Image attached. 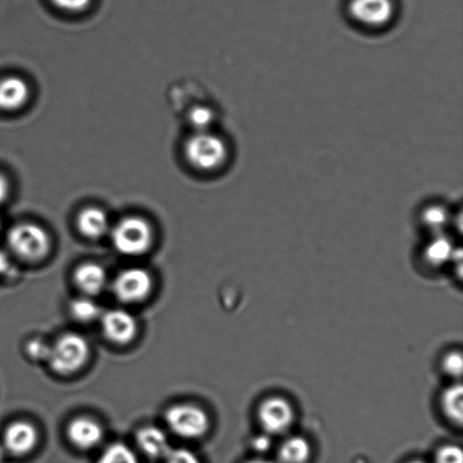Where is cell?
<instances>
[{
	"mask_svg": "<svg viewBox=\"0 0 463 463\" xmlns=\"http://www.w3.org/2000/svg\"><path fill=\"white\" fill-rule=\"evenodd\" d=\"M90 353V345L83 335L66 334L50 347L47 361L56 373L72 374L85 365Z\"/></svg>",
	"mask_w": 463,
	"mask_h": 463,
	"instance_id": "obj_1",
	"label": "cell"
},
{
	"mask_svg": "<svg viewBox=\"0 0 463 463\" xmlns=\"http://www.w3.org/2000/svg\"><path fill=\"white\" fill-rule=\"evenodd\" d=\"M185 156L190 165L202 171L221 169L228 160V146L223 139L210 131L194 135L185 144Z\"/></svg>",
	"mask_w": 463,
	"mask_h": 463,
	"instance_id": "obj_2",
	"label": "cell"
},
{
	"mask_svg": "<svg viewBox=\"0 0 463 463\" xmlns=\"http://www.w3.org/2000/svg\"><path fill=\"white\" fill-rule=\"evenodd\" d=\"M113 247L128 257L142 256L153 243L151 225L140 217H126L111 232Z\"/></svg>",
	"mask_w": 463,
	"mask_h": 463,
	"instance_id": "obj_3",
	"label": "cell"
},
{
	"mask_svg": "<svg viewBox=\"0 0 463 463\" xmlns=\"http://www.w3.org/2000/svg\"><path fill=\"white\" fill-rule=\"evenodd\" d=\"M9 247L18 257L29 261L40 260L47 256L50 239L47 232L35 224H20L9 231Z\"/></svg>",
	"mask_w": 463,
	"mask_h": 463,
	"instance_id": "obj_4",
	"label": "cell"
},
{
	"mask_svg": "<svg viewBox=\"0 0 463 463\" xmlns=\"http://www.w3.org/2000/svg\"><path fill=\"white\" fill-rule=\"evenodd\" d=\"M165 421L172 432L184 439L202 438L210 430L206 411L193 405L170 407L165 412Z\"/></svg>",
	"mask_w": 463,
	"mask_h": 463,
	"instance_id": "obj_5",
	"label": "cell"
},
{
	"mask_svg": "<svg viewBox=\"0 0 463 463\" xmlns=\"http://www.w3.org/2000/svg\"><path fill=\"white\" fill-rule=\"evenodd\" d=\"M153 280L142 268H129L121 271L113 281V292L124 303L144 301L152 292Z\"/></svg>",
	"mask_w": 463,
	"mask_h": 463,
	"instance_id": "obj_6",
	"label": "cell"
},
{
	"mask_svg": "<svg viewBox=\"0 0 463 463\" xmlns=\"http://www.w3.org/2000/svg\"><path fill=\"white\" fill-rule=\"evenodd\" d=\"M348 12L353 20L370 29H381L392 21V0H351Z\"/></svg>",
	"mask_w": 463,
	"mask_h": 463,
	"instance_id": "obj_7",
	"label": "cell"
},
{
	"mask_svg": "<svg viewBox=\"0 0 463 463\" xmlns=\"http://www.w3.org/2000/svg\"><path fill=\"white\" fill-rule=\"evenodd\" d=\"M258 416L262 429L269 435L288 432L294 421L292 405L280 397H271L262 402L259 407Z\"/></svg>",
	"mask_w": 463,
	"mask_h": 463,
	"instance_id": "obj_8",
	"label": "cell"
},
{
	"mask_svg": "<svg viewBox=\"0 0 463 463\" xmlns=\"http://www.w3.org/2000/svg\"><path fill=\"white\" fill-rule=\"evenodd\" d=\"M101 321L103 333L112 343L129 344L137 335V321L125 310H111L103 313Z\"/></svg>",
	"mask_w": 463,
	"mask_h": 463,
	"instance_id": "obj_9",
	"label": "cell"
},
{
	"mask_svg": "<svg viewBox=\"0 0 463 463\" xmlns=\"http://www.w3.org/2000/svg\"><path fill=\"white\" fill-rule=\"evenodd\" d=\"M39 435L33 425L27 421H15L5 430V450L13 456H25L34 450L38 444Z\"/></svg>",
	"mask_w": 463,
	"mask_h": 463,
	"instance_id": "obj_10",
	"label": "cell"
},
{
	"mask_svg": "<svg viewBox=\"0 0 463 463\" xmlns=\"http://www.w3.org/2000/svg\"><path fill=\"white\" fill-rule=\"evenodd\" d=\"M68 439L76 448L90 450L98 446L103 439V430L97 421L80 417L71 421L67 429Z\"/></svg>",
	"mask_w": 463,
	"mask_h": 463,
	"instance_id": "obj_11",
	"label": "cell"
},
{
	"mask_svg": "<svg viewBox=\"0 0 463 463\" xmlns=\"http://www.w3.org/2000/svg\"><path fill=\"white\" fill-rule=\"evenodd\" d=\"M29 98V86L20 77L9 76L0 80V110H18L25 106Z\"/></svg>",
	"mask_w": 463,
	"mask_h": 463,
	"instance_id": "obj_12",
	"label": "cell"
},
{
	"mask_svg": "<svg viewBox=\"0 0 463 463\" xmlns=\"http://www.w3.org/2000/svg\"><path fill=\"white\" fill-rule=\"evenodd\" d=\"M136 442L144 455L152 459H165L172 450L166 434L154 426L139 430L136 435Z\"/></svg>",
	"mask_w": 463,
	"mask_h": 463,
	"instance_id": "obj_13",
	"label": "cell"
},
{
	"mask_svg": "<svg viewBox=\"0 0 463 463\" xmlns=\"http://www.w3.org/2000/svg\"><path fill=\"white\" fill-rule=\"evenodd\" d=\"M74 279L81 292L93 297L106 288L107 272L98 263L88 262L77 268Z\"/></svg>",
	"mask_w": 463,
	"mask_h": 463,
	"instance_id": "obj_14",
	"label": "cell"
},
{
	"mask_svg": "<svg viewBox=\"0 0 463 463\" xmlns=\"http://www.w3.org/2000/svg\"><path fill=\"white\" fill-rule=\"evenodd\" d=\"M77 226L80 233L89 239L102 238L110 229L106 213L97 207L86 208L80 212L77 219Z\"/></svg>",
	"mask_w": 463,
	"mask_h": 463,
	"instance_id": "obj_15",
	"label": "cell"
},
{
	"mask_svg": "<svg viewBox=\"0 0 463 463\" xmlns=\"http://www.w3.org/2000/svg\"><path fill=\"white\" fill-rule=\"evenodd\" d=\"M456 249L447 236L437 235L426 245L424 256L430 266L441 267L455 258Z\"/></svg>",
	"mask_w": 463,
	"mask_h": 463,
	"instance_id": "obj_16",
	"label": "cell"
},
{
	"mask_svg": "<svg viewBox=\"0 0 463 463\" xmlns=\"http://www.w3.org/2000/svg\"><path fill=\"white\" fill-rule=\"evenodd\" d=\"M310 456V444L301 437L286 439L279 450V463H306Z\"/></svg>",
	"mask_w": 463,
	"mask_h": 463,
	"instance_id": "obj_17",
	"label": "cell"
},
{
	"mask_svg": "<svg viewBox=\"0 0 463 463\" xmlns=\"http://www.w3.org/2000/svg\"><path fill=\"white\" fill-rule=\"evenodd\" d=\"M441 405L448 419L461 426L463 420V388L460 383L453 384L444 390Z\"/></svg>",
	"mask_w": 463,
	"mask_h": 463,
	"instance_id": "obj_18",
	"label": "cell"
},
{
	"mask_svg": "<svg viewBox=\"0 0 463 463\" xmlns=\"http://www.w3.org/2000/svg\"><path fill=\"white\" fill-rule=\"evenodd\" d=\"M71 313L75 320L80 322H92L101 317V308L93 299L81 298L71 303Z\"/></svg>",
	"mask_w": 463,
	"mask_h": 463,
	"instance_id": "obj_19",
	"label": "cell"
},
{
	"mask_svg": "<svg viewBox=\"0 0 463 463\" xmlns=\"http://www.w3.org/2000/svg\"><path fill=\"white\" fill-rule=\"evenodd\" d=\"M98 463H139L136 453L124 443H113L103 451Z\"/></svg>",
	"mask_w": 463,
	"mask_h": 463,
	"instance_id": "obj_20",
	"label": "cell"
},
{
	"mask_svg": "<svg viewBox=\"0 0 463 463\" xmlns=\"http://www.w3.org/2000/svg\"><path fill=\"white\" fill-rule=\"evenodd\" d=\"M421 220H423L426 228L439 233L449 223L450 215L443 206L433 205L426 208L423 214H421Z\"/></svg>",
	"mask_w": 463,
	"mask_h": 463,
	"instance_id": "obj_21",
	"label": "cell"
},
{
	"mask_svg": "<svg viewBox=\"0 0 463 463\" xmlns=\"http://www.w3.org/2000/svg\"><path fill=\"white\" fill-rule=\"evenodd\" d=\"M190 124L197 129V133L201 131H208V128L215 120L214 111L211 108L198 106L194 107L189 115Z\"/></svg>",
	"mask_w": 463,
	"mask_h": 463,
	"instance_id": "obj_22",
	"label": "cell"
},
{
	"mask_svg": "<svg viewBox=\"0 0 463 463\" xmlns=\"http://www.w3.org/2000/svg\"><path fill=\"white\" fill-rule=\"evenodd\" d=\"M463 370L462 354L460 352H452L448 354L443 360L444 373L451 376L453 379H460Z\"/></svg>",
	"mask_w": 463,
	"mask_h": 463,
	"instance_id": "obj_23",
	"label": "cell"
},
{
	"mask_svg": "<svg viewBox=\"0 0 463 463\" xmlns=\"http://www.w3.org/2000/svg\"><path fill=\"white\" fill-rule=\"evenodd\" d=\"M437 463H463V453L460 447L446 446L439 449Z\"/></svg>",
	"mask_w": 463,
	"mask_h": 463,
	"instance_id": "obj_24",
	"label": "cell"
},
{
	"mask_svg": "<svg viewBox=\"0 0 463 463\" xmlns=\"http://www.w3.org/2000/svg\"><path fill=\"white\" fill-rule=\"evenodd\" d=\"M166 463H202L199 458L193 451L187 449H176L171 450L165 457Z\"/></svg>",
	"mask_w": 463,
	"mask_h": 463,
	"instance_id": "obj_25",
	"label": "cell"
},
{
	"mask_svg": "<svg viewBox=\"0 0 463 463\" xmlns=\"http://www.w3.org/2000/svg\"><path fill=\"white\" fill-rule=\"evenodd\" d=\"M52 2L62 11L79 13L85 11L92 0H52Z\"/></svg>",
	"mask_w": 463,
	"mask_h": 463,
	"instance_id": "obj_26",
	"label": "cell"
},
{
	"mask_svg": "<svg viewBox=\"0 0 463 463\" xmlns=\"http://www.w3.org/2000/svg\"><path fill=\"white\" fill-rule=\"evenodd\" d=\"M27 352H29L30 356L35 358V360L47 361L50 347L44 343L40 342V340H34V342H31L29 346H27Z\"/></svg>",
	"mask_w": 463,
	"mask_h": 463,
	"instance_id": "obj_27",
	"label": "cell"
},
{
	"mask_svg": "<svg viewBox=\"0 0 463 463\" xmlns=\"http://www.w3.org/2000/svg\"><path fill=\"white\" fill-rule=\"evenodd\" d=\"M270 446L271 441L268 435H260V437L254 439L252 443L254 450L258 452H266L269 450Z\"/></svg>",
	"mask_w": 463,
	"mask_h": 463,
	"instance_id": "obj_28",
	"label": "cell"
},
{
	"mask_svg": "<svg viewBox=\"0 0 463 463\" xmlns=\"http://www.w3.org/2000/svg\"><path fill=\"white\" fill-rule=\"evenodd\" d=\"M9 194L8 181L3 175H0V203L6 201Z\"/></svg>",
	"mask_w": 463,
	"mask_h": 463,
	"instance_id": "obj_29",
	"label": "cell"
},
{
	"mask_svg": "<svg viewBox=\"0 0 463 463\" xmlns=\"http://www.w3.org/2000/svg\"><path fill=\"white\" fill-rule=\"evenodd\" d=\"M9 268V259L7 257V254L3 251V250H0V275L4 274V272H6Z\"/></svg>",
	"mask_w": 463,
	"mask_h": 463,
	"instance_id": "obj_30",
	"label": "cell"
},
{
	"mask_svg": "<svg viewBox=\"0 0 463 463\" xmlns=\"http://www.w3.org/2000/svg\"><path fill=\"white\" fill-rule=\"evenodd\" d=\"M247 463H277L275 461H272V460H268V459H253V460H250L248 461Z\"/></svg>",
	"mask_w": 463,
	"mask_h": 463,
	"instance_id": "obj_31",
	"label": "cell"
},
{
	"mask_svg": "<svg viewBox=\"0 0 463 463\" xmlns=\"http://www.w3.org/2000/svg\"><path fill=\"white\" fill-rule=\"evenodd\" d=\"M6 450H5V448L3 444H0V462H3L5 459V457H6Z\"/></svg>",
	"mask_w": 463,
	"mask_h": 463,
	"instance_id": "obj_32",
	"label": "cell"
},
{
	"mask_svg": "<svg viewBox=\"0 0 463 463\" xmlns=\"http://www.w3.org/2000/svg\"><path fill=\"white\" fill-rule=\"evenodd\" d=\"M411 463H425L424 461H412Z\"/></svg>",
	"mask_w": 463,
	"mask_h": 463,
	"instance_id": "obj_33",
	"label": "cell"
},
{
	"mask_svg": "<svg viewBox=\"0 0 463 463\" xmlns=\"http://www.w3.org/2000/svg\"><path fill=\"white\" fill-rule=\"evenodd\" d=\"M0 225H2V224H0Z\"/></svg>",
	"mask_w": 463,
	"mask_h": 463,
	"instance_id": "obj_34",
	"label": "cell"
}]
</instances>
